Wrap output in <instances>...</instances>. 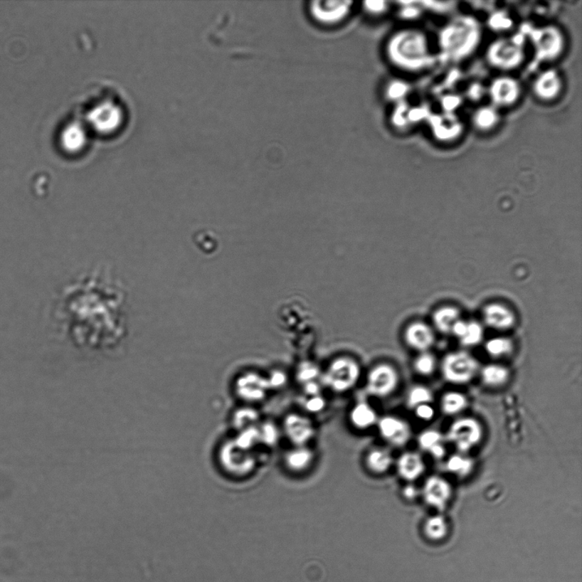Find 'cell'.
Returning a JSON list of instances; mask_svg holds the SVG:
<instances>
[{"label":"cell","instance_id":"1","mask_svg":"<svg viewBox=\"0 0 582 582\" xmlns=\"http://www.w3.org/2000/svg\"><path fill=\"white\" fill-rule=\"evenodd\" d=\"M391 62L406 70H418L428 61V42L423 33L403 30L394 34L386 46Z\"/></svg>","mask_w":582,"mask_h":582},{"label":"cell","instance_id":"2","mask_svg":"<svg viewBox=\"0 0 582 582\" xmlns=\"http://www.w3.org/2000/svg\"><path fill=\"white\" fill-rule=\"evenodd\" d=\"M478 38L480 34L477 26L470 21L460 20L444 29L441 34V45L451 57L461 58L472 53Z\"/></svg>","mask_w":582,"mask_h":582},{"label":"cell","instance_id":"3","mask_svg":"<svg viewBox=\"0 0 582 582\" xmlns=\"http://www.w3.org/2000/svg\"><path fill=\"white\" fill-rule=\"evenodd\" d=\"M361 376V369L356 361L348 357H342L332 363L321 379L323 386L331 391L343 393L351 391L359 382Z\"/></svg>","mask_w":582,"mask_h":582},{"label":"cell","instance_id":"4","mask_svg":"<svg viewBox=\"0 0 582 582\" xmlns=\"http://www.w3.org/2000/svg\"><path fill=\"white\" fill-rule=\"evenodd\" d=\"M116 99V98H115ZM115 98L109 97L103 100V97L90 99V109L86 111L85 119L94 131L99 133H109L118 128L123 120L122 106L115 102Z\"/></svg>","mask_w":582,"mask_h":582},{"label":"cell","instance_id":"5","mask_svg":"<svg viewBox=\"0 0 582 582\" xmlns=\"http://www.w3.org/2000/svg\"><path fill=\"white\" fill-rule=\"evenodd\" d=\"M219 464L231 475L244 477L252 473L257 458L252 451L243 450L233 440L223 443L218 451Z\"/></svg>","mask_w":582,"mask_h":582},{"label":"cell","instance_id":"6","mask_svg":"<svg viewBox=\"0 0 582 582\" xmlns=\"http://www.w3.org/2000/svg\"><path fill=\"white\" fill-rule=\"evenodd\" d=\"M477 371V361L464 351L450 353L444 357L442 364L444 379L455 385L468 383L475 377Z\"/></svg>","mask_w":582,"mask_h":582},{"label":"cell","instance_id":"7","mask_svg":"<svg viewBox=\"0 0 582 582\" xmlns=\"http://www.w3.org/2000/svg\"><path fill=\"white\" fill-rule=\"evenodd\" d=\"M484 435L480 421L472 417H463L453 422L448 439L461 453H467L481 442Z\"/></svg>","mask_w":582,"mask_h":582},{"label":"cell","instance_id":"8","mask_svg":"<svg viewBox=\"0 0 582 582\" xmlns=\"http://www.w3.org/2000/svg\"><path fill=\"white\" fill-rule=\"evenodd\" d=\"M399 383V375L389 364L375 366L366 377V391L374 398H387L396 391Z\"/></svg>","mask_w":582,"mask_h":582},{"label":"cell","instance_id":"9","mask_svg":"<svg viewBox=\"0 0 582 582\" xmlns=\"http://www.w3.org/2000/svg\"><path fill=\"white\" fill-rule=\"evenodd\" d=\"M352 4L349 0H317L310 3L309 11L319 23L335 24L346 18Z\"/></svg>","mask_w":582,"mask_h":582},{"label":"cell","instance_id":"10","mask_svg":"<svg viewBox=\"0 0 582 582\" xmlns=\"http://www.w3.org/2000/svg\"><path fill=\"white\" fill-rule=\"evenodd\" d=\"M235 391L237 396L245 402L258 403L264 400L270 390L267 378L255 373H248L236 379Z\"/></svg>","mask_w":582,"mask_h":582},{"label":"cell","instance_id":"11","mask_svg":"<svg viewBox=\"0 0 582 582\" xmlns=\"http://www.w3.org/2000/svg\"><path fill=\"white\" fill-rule=\"evenodd\" d=\"M286 437L295 446H306L316 435L313 422L308 417L290 413L283 421Z\"/></svg>","mask_w":582,"mask_h":582},{"label":"cell","instance_id":"12","mask_svg":"<svg viewBox=\"0 0 582 582\" xmlns=\"http://www.w3.org/2000/svg\"><path fill=\"white\" fill-rule=\"evenodd\" d=\"M378 430L381 438L395 447H403L411 440V425L400 418L386 416L379 419Z\"/></svg>","mask_w":582,"mask_h":582},{"label":"cell","instance_id":"13","mask_svg":"<svg viewBox=\"0 0 582 582\" xmlns=\"http://www.w3.org/2000/svg\"><path fill=\"white\" fill-rule=\"evenodd\" d=\"M453 494L452 486L440 476H430L423 487L424 501L430 507L443 512L446 509Z\"/></svg>","mask_w":582,"mask_h":582},{"label":"cell","instance_id":"14","mask_svg":"<svg viewBox=\"0 0 582 582\" xmlns=\"http://www.w3.org/2000/svg\"><path fill=\"white\" fill-rule=\"evenodd\" d=\"M488 55L493 65L508 70L519 65L523 59V51L514 41H499L490 47Z\"/></svg>","mask_w":582,"mask_h":582},{"label":"cell","instance_id":"15","mask_svg":"<svg viewBox=\"0 0 582 582\" xmlns=\"http://www.w3.org/2000/svg\"><path fill=\"white\" fill-rule=\"evenodd\" d=\"M490 92L495 105H512L520 96V86L512 78L502 77L493 81Z\"/></svg>","mask_w":582,"mask_h":582},{"label":"cell","instance_id":"16","mask_svg":"<svg viewBox=\"0 0 582 582\" xmlns=\"http://www.w3.org/2000/svg\"><path fill=\"white\" fill-rule=\"evenodd\" d=\"M534 37L537 53L542 59H553L561 53L563 38L557 29L549 28L541 30Z\"/></svg>","mask_w":582,"mask_h":582},{"label":"cell","instance_id":"17","mask_svg":"<svg viewBox=\"0 0 582 582\" xmlns=\"http://www.w3.org/2000/svg\"><path fill=\"white\" fill-rule=\"evenodd\" d=\"M425 468L423 458L416 452L403 453L396 462L398 475L408 482L416 481L423 475Z\"/></svg>","mask_w":582,"mask_h":582},{"label":"cell","instance_id":"18","mask_svg":"<svg viewBox=\"0 0 582 582\" xmlns=\"http://www.w3.org/2000/svg\"><path fill=\"white\" fill-rule=\"evenodd\" d=\"M314 452L306 446H295L284 455V463L290 472L301 473L312 467Z\"/></svg>","mask_w":582,"mask_h":582},{"label":"cell","instance_id":"19","mask_svg":"<svg viewBox=\"0 0 582 582\" xmlns=\"http://www.w3.org/2000/svg\"><path fill=\"white\" fill-rule=\"evenodd\" d=\"M562 83L558 73L553 70L541 73L534 84V93L542 100H551L561 92Z\"/></svg>","mask_w":582,"mask_h":582},{"label":"cell","instance_id":"20","mask_svg":"<svg viewBox=\"0 0 582 582\" xmlns=\"http://www.w3.org/2000/svg\"><path fill=\"white\" fill-rule=\"evenodd\" d=\"M405 339L409 346L422 351L428 350L434 342L432 329L420 322L413 323L408 327Z\"/></svg>","mask_w":582,"mask_h":582},{"label":"cell","instance_id":"21","mask_svg":"<svg viewBox=\"0 0 582 582\" xmlns=\"http://www.w3.org/2000/svg\"><path fill=\"white\" fill-rule=\"evenodd\" d=\"M350 422L357 430H366L377 425L379 417L375 409L366 402H359L354 405L350 412Z\"/></svg>","mask_w":582,"mask_h":582},{"label":"cell","instance_id":"22","mask_svg":"<svg viewBox=\"0 0 582 582\" xmlns=\"http://www.w3.org/2000/svg\"><path fill=\"white\" fill-rule=\"evenodd\" d=\"M451 333L465 346H477L484 337V329L475 322H465L459 320L453 327Z\"/></svg>","mask_w":582,"mask_h":582},{"label":"cell","instance_id":"23","mask_svg":"<svg viewBox=\"0 0 582 582\" xmlns=\"http://www.w3.org/2000/svg\"><path fill=\"white\" fill-rule=\"evenodd\" d=\"M484 317L487 325L498 330L509 329L514 323V317L510 310L497 304L487 306Z\"/></svg>","mask_w":582,"mask_h":582},{"label":"cell","instance_id":"24","mask_svg":"<svg viewBox=\"0 0 582 582\" xmlns=\"http://www.w3.org/2000/svg\"><path fill=\"white\" fill-rule=\"evenodd\" d=\"M393 464L391 452L383 448H375L368 452L365 457V465L370 472L381 475L389 471Z\"/></svg>","mask_w":582,"mask_h":582},{"label":"cell","instance_id":"25","mask_svg":"<svg viewBox=\"0 0 582 582\" xmlns=\"http://www.w3.org/2000/svg\"><path fill=\"white\" fill-rule=\"evenodd\" d=\"M481 376L486 386L499 387L505 385L510 377L509 370L498 364H490L482 369Z\"/></svg>","mask_w":582,"mask_h":582},{"label":"cell","instance_id":"26","mask_svg":"<svg viewBox=\"0 0 582 582\" xmlns=\"http://www.w3.org/2000/svg\"><path fill=\"white\" fill-rule=\"evenodd\" d=\"M424 533L430 541H439L448 536V525L442 515L428 517L425 522Z\"/></svg>","mask_w":582,"mask_h":582},{"label":"cell","instance_id":"27","mask_svg":"<svg viewBox=\"0 0 582 582\" xmlns=\"http://www.w3.org/2000/svg\"><path fill=\"white\" fill-rule=\"evenodd\" d=\"M467 398L460 392L450 391L444 394L441 401V408L443 413L447 416L458 415L467 407Z\"/></svg>","mask_w":582,"mask_h":582},{"label":"cell","instance_id":"28","mask_svg":"<svg viewBox=\"0 0 582 582\" xmlns=\"http://www.w3.org/2000/svg\"><path fill=\"white\" fill-rule=\"evenodd\" d=\"M260 415L256 409L253 408H240L237 409L232 418V424L238 432L241 430L257 425L260 421Z\"/></svg>","mask_w":582,"mask_h":582},{"label":"cell","instance_id":"29","mask_svg":"<svg viewBox=\"0 0 582 582\" xmlns=\"http://www.w3.org/2000/svg\"><path fill=\"white\" fill-rule=\"evenodd\" d=\"M433 319L437 329L442 333L448 334L451 333L453 327L460 320L459 312L455 308L444 307L435 313Z\"/></svg>","mask_w":582,"mask_h":582},{"label":"cell","instance_id":"30","mask_svg":"<svg viewBox=\"0 0 582 582\" xmlns=\"http://www.w3.org/2000/svg\"><path fill=\"white\" fill-rule=\"evenodd\" d=\"M473 467V460L470 457L462 455H451L446 462L447 471L460 477L469 476Z\"/></svg>","mask_w":582,"mask_h":582},{"label":"cell","instance_id":"31","mask_svg":"<svg viewBox=\"0 0 582 582\" xmlns=\"http://www.w3.org/2000/svg\"><path fill=\"white\" fill-rule=\"evenodd\" d=\"M233 441L243 450L253 451V448L260 443V433H258V425L240 430L238 435L235 439H233Z\"/></svg>","mask_w":582,"mask_h":582},{"label":"cell","instance_id":"32","mask_svg":"<svg viewBox=\"0 0 582 582\" xmlns=\"http://www.w3.org/2000/svg\"><path fill=\"white\" fill-rule=\"evenodd\" d=\"M498 114L493 107H484L478 110L473 116V122L481 130H490L498 122Z\"/></svg>","mask_w":582,"mask_h":582},{"label":"cell","instance_id":"33","mask_svg":"<svg viewBox=\"0 0 582 582\" xmlns=\"http://www.w3.org/2000/svg\"><path fill=\"white\" fill-rule=\"evenodd\" d=\"M433 400V392L424 386L411 388L407 396V404L411 408H416L422 404H430Z\"/></svg>","mask_w":582,"mask_h":582},{"label":"cell","instance_id":"34","mask_svg":"<svg viewBox=\"0 0 582 582\" xmlns=\"http://www.w3.org/2000/svg\"><path fill=\"white\" fill-rule=\"evenodd\" d=\"M258 426V433H260V443L268 447L277 445L280 439V432L277 425L271 422H265Z\"/></svg>","mask_w":582,"mask_h":582},{"label":"cell","instance_id":"35","mask_svg":"<svg viewBox=\"0 0 582 582\" xmlns=\"http://www.w3.org/2000/svg\"><path fill=\"white\" fill-rule=\"evenodd\" d=\"M512 351L511 340L506 338H494L486 344V351L494 357L509 354Z\"/></svg>","mask_w":582,"mask_h":582},{"label":"cell","instance_id":"36","mask_svg":"<svg viewBox=\"0 0 582 582\" xmlns=\"http://www.w3.org/2000/svg\"><path fill=\"white\" fill-rule=\"evenodd\" d=\"M322 376L320 369L317 365L312 363H305L300 366L297 371V379L303 385L309 382L317 381Z\"/></svg>","mask_w":582,"mask_h":582},{"label":"cell","instance_id":"37","mask_svg":"<svg viewBox=\"0 0 582 582\" xmlns=\"http://www.w3.org/2000/svg\"><path fill=\"white\" fill-rule=\"evenodd\" d=\"M415 369L418 374L428 376L436 369V359L429 353H423V354L418 356L415 361Z\"/></svg>","mask_w":582,"mask_h":582},{"label":"cell","instance_id":"38","mask_svg":"<svg viewBox=\"0 0 582 582\" xmlns=\"http://www.w3.org/2000/svg\"><path fill=\"white\" fill-rule=\"evenodd\" d=\"M443 435L437 430H425L418 437V443L421 450L429 451L436 444L442 443Z\"/></svg>","mask_w":582,"mask_h":582},{"label":"cell","instance_id":"39","mask_svg":"<svg viewBox=\"0 0 582 582\" xmlns=\"http://www.w3.org/2000/svg\"><path fill=\"white\" fill-rule=\"evenodd\" d=\"M408 86L403 81H391L387 86L386 96L392 101H399L406 96L408 92Z\"/></svg>","mask_w":582,"mask_h":582},{"label":"cell","instance_id":"40","mask_svg":"<svg viewBox=\"0 0 582 582\" xmlns=\"http://www.w3.org/2000/svg\"><path fill=\"white\" fill-rule=\"evenodd\" d=\"M304 404L306 411L314 413L322 411L326 406L325 400L321 395L308 396Z\"/></svg>","mask_w":582,"mask_h":582},{"label":"cell","instance_id":"41","mask_svg":"<svg viewBox=\"0 0 582 582\" xmlns=\"http://www.w3.org/2000/svg\"><path fill=\"white\" fill-rule=\"evenodd\" d=\"M287 379L286 375L282 372H280V371H275V372L271 374L270 376L267 378L270 390L281 389V388L286 386Z\"/></svg>","mask_w":582,"mask_h":582},{"label":"cell","instance_id":"42","mask_svg":"<svg viewBox=\"0 0 582 582\" xmlns=\"http://www.w3.org/2000/svg\"><path fill=\"white\" fill-rule=\"evenodd\" d=\"M388 2L386 1H366L364 8L366 11L373 15L383 14L388 10Z\"/></svg>","mask_w":582,"mask_h":582},{"label":"cell","instance_id":"43","mask_svg":"<svg viewBox=\"0 0 582 582\" xmlns=\"http://www.w3.org/2000/svg\"><path fill=\"white\" fill-rule=\"evenodd\" d=\"M415 409L416 416L421 420H432L435 416V409L430 404H422Z\"/></svg>","mask_w":582,"mask_h":582},{"label":"cell","instance_id":"44","mask_svg":"<svg viewBox=\"0 0 582 582\" xmlns=\"http://www.w3.org/2000/svg\"><path fill=\"white\" fill-rule=\"evenodd\" d=\"M430 455L436 460H442L446 455V448L443 445L442 443L436 444L428 451Z\"/></svg>","mask_w":582,"mask_h":582},{"label":"cell","instance_id":"45","mask_svg":"<svg viewBox=\"0 0 582 582\" xmlns=\"http://www.w3.org/2000/svg\"><path fill=\"white\" fill-rule=\"evenodd\" d=\"M403 497L408 501H413L417 497L418 495V490L416 488V486L412 485H408L406 487H404L403 490Z\"/></svg>","mask_w":582,"mask_h":582}]
</instances>
